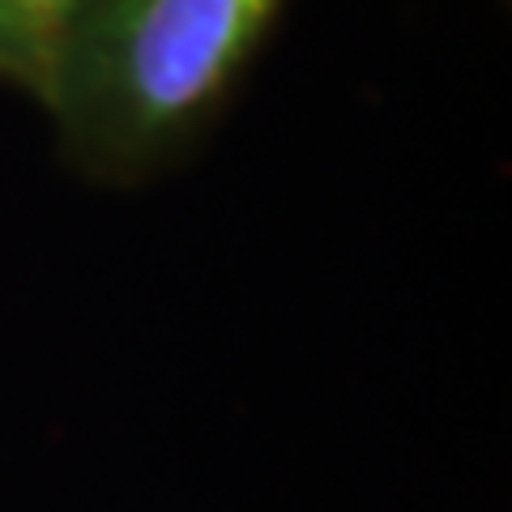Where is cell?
I'll use <instances>...</instances> for the list:
<instances>
[{"instance_id":"obj_1","label":"cell","mask_w":512,"mask_h":512,"mask_svg":"<svg viewBox=\"0 0 512 512\" xmlns=\"http://www.w3.org/2000/svg\"><path fill=\"white\" fill-rule=\"evenodd\" d=\"M286 0H64L39 103L77 175L137 188L218 124Z\"/></svg>"},{"instance_id":"obj_2","label":"cell","mask_w":512,"mask_h":512,"mask_svg":"<svg viewBox=\"0 0 512 512\" xmlns=\"http://www.w3.org/2000/svg\"><path fill=\"white\" fill-rule=\"evenodd\" d=\"M64 0H0V82L39 99Z\"/></svg>"}]
</instances>
